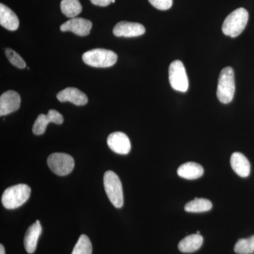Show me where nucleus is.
I'll use <instances>...</instances> for the list:
<instances>
[{
	"instance_id": "obj_1",
	"label": "nucleus",
	"mask_w": 254,
	"mask_h": 254,
	"mask_svg": "<svg viewBox=\"0 0 254 254\" xmlns=\"http://www.w3.org/2000/svg\"><path fill=\"white\" fill-rule=\"evenodd\" d=\"M248 20V11L244 8H239L225 18L222 24V32L227 36L236 38L245 29Z\"/></svg>"
},
{
	"instance_id": "obj_2",
	"label": "nucleus",
	"mask_w": 254,
	"mask_h": 254,
	"mask_svg": "<svg viewBox=\"0 0 254 254\" xmlns=\"http://www.w3.org/2000/svg\"><path fill=\"white\" fill-rule=\"evenodd\" d=\"M31 190L28 185L20 184L6 189L1 196V203L6 209H16L27 201Z\"/></svg>"
},
{
	"instance_id": "obj_3",
	"label": "nucleus",
	"mask_w": 254,
	"mask_h": 254,
	"mask_svg": "<svg viewBox=\"0 0 254 254\" xmlns=\"http://www.w3.org/2000/svg\"><path fill=\"white\" fill-rule=\"evenodd\" d=\"M235 92V72L233 68L227 66L219 76L217 96L222 103L227 104L233 100Z\"/></svg>"
},
{
	"instance_id": "obj_4",
	"label": "nucleus",
	"mask_w": 254,
	"mask_h": 254,
	"mask_svg": "<svg viewBox=\"0 0 254 254\" xmlns=\"http://www.w3.org/2000/svg\"><path fill=\"white\" fill-rule=\"evenodd\" d=\"M84 63L96 68H107L113 66L118 61V55L112 50L93 49L86 52L82 56Z\"/></svg>"
},
{
	"instance_id": "obj_5",
	"label": "nucleus",
	"mask_w": 254,
	"mask_h": 254,
	"mask_svg": "<svg viewBox=\"0 0 254 254\" xmlns=\"http://www.w3.org/2000/svg\"><path fill=\"white\" fill-rule=\"evenodd\" d=\"M106 194L114 206L120 208L123 206L124 195L123 185L120 177L113 171H107L103 178Z\"/></svg>"
},
{
	"instance_id": "obj_6",
	"label": "nucleus",
	"mask_w": 254,
	"mask_h": 254,
	"mask_svg": "<svg viewBox=\"0 0 254 254\" xmlns=\"http://www.w3.org/2000/svg\"><path fill=\"white\" fill-rule=\"evenodd\" d=\"M169 81L175 91L187 92L189 88V79L183 63L175 60L169 67Z\"/></svg>"
},
{
	"instance_id": "obj_7",
	"label": "nucleus",
	"mask_w": 254,
	"mask_h": 254,
	"mask_svg": "<svg viewBox=\"0 0 254 254\" xmlns=\"http://www.w3.org/2000/svg\"><path fill=\"white\" fill-rule=\"evenodd\" d=\"M48 165L56 175L65 176L72 172L74 160L71 155L66 153H55L48 157Z\"/></svg>"
},
{
	"instance_id": "obj_8",
	"label": "nucleus",
	"mask_w": 254,
	"mask_h": 254,
	"mask_svg": "<svg viewBox=\"0 0 254 254\" xmlns=\"http://www.w3.org/2000/svg\"><path fill=\"white\" fill-rule=\"evenodd\" d=\"M64 122L63 115L55 110H50L47 115L41 114L37 118L33 127V133L36 135L43 134L46 131L48 124L53 123L62 125Z\"/></svg>"
},
{
	"instance_id": "obj_9",
	"label": "nucleus",
	"mask_w": 254,
	"mask_h": 254,
	"mask_svg": "<svg viewBox=\"0 0 254 254\" xmlns=\"http://www.w3.org/2000/svg\"><path fill=\"white\" fill-rule=\"evenodd\" d=\"M107 143L110 149L118 154L127 155L131 150L129 138L123 132H114L110 134Z\"/></svg>"
},
{
	"instance_id": "obj_10",
	"label": "nucleus",
	"mask_w": 254,
	"mask_h": 254,
	"mask_svg": "<svg viewBox=\"0 0 254 254\" xmlns=\"http://www.w3.org/2000/svg\"><path fill=\"white\" fill-rule=\"evenodd\" d=\"M21 97L17 92L8 91L0 96V115L5 116L19 109Z\"/></svg>"
},
{
	"instance_id": "obj_11",
	"label": "nucleus",
	"mask_w": 254,
	"mask_h": 254,
	"mask_svg": "<svg viewBox=\"0 0 254 254\" xmlns=\"http://www.w3.org/2000/svg\"><path fill=\"white\" fill-rule=\"evenodd\" d=\"M92 28V23L85 18L75 17L71 18L60 26L63 32L71 31L79 36L89 35Z\"/></svg>"
},
{
	"instance_id": "obj_12",
	"label": "nucleus",
	"mask_w": 254,
	"mask_h": 254,
	"mask_svg": "<svg viewBox=\"0 0 254 254\" xmlns=\"http://www.w3.org/2000/svg\"><path fill=\"white\" fill-rule=\"evenodd\" d=\"M145 28L141 23L121 21L113 28V33L117 37L133 38L144 34Z\"/></svg>"
},
{
	"instance_id": "obj_13",
	"label": "nucleus",
	"mask_w": 254,
	"mask_h": 254,
	"mask_svg": "<svg viewBox=\"0 0 254 254\" xmlns=\"http://www.w3.org/2000/svg\"><path fill=\"white\" fill-rule=\"evenodd\" d=\"M60 102H70L73 105L82 106L88 103V97L84 93L76 88H66L57 95Z\"/></svg>"
},
{
	"instance_id": "obj_14",
	"label": "nucleus",
	"mask_w": 254,
	"mask_h": 254,
	"mask_svg": "<svg viewBox=\"0 0 254 254\" xmlns=\"http://www.w3.org/2000/svg\"><path fill=\"white\" fill-rule=\"evenodd\" d=\"M42 233V226L39 220L28 227L24 237V247L28 254L34 253L38 239Z\"/></svg>"
},
{
	"instance_id": "obj_15",
	"label": "nucleus",
	"mask_w": 254,
	"mask_h": 254,
	"mask_svg": "<svg viewBox=\"0 0 254 254\" xmlns=\"http://www.w3.org/2000/svg\"><path fill=\"white\" fill-rule=\"evenodd\" d=\"M230 163L232 170L241 177H247L250 175L251 165L248 159L242 153L236 152L232 155Z\"/></svg>"
},
{
	"instance_id": "obj_16",
	"label": "nucleus",
	"mask_w": 254,
	"mask_h": 254,
	"mask_svg": "<svg viewBox=\"0 0 254 254\" xmlns=\"http://www.w3.org/2000/svg\"><path fill=\"white\" fill-rule=\"evenodd\" d=\"M0 24L6 29L11 31L17 30L19 26V20L16 14L10 8L3 4H0Z\"/></svg>"
},
{
	"instance_id": "obj_17",
	"label": "nucleus",
	"mask_w": 254,
	"mask_h": 254,
	"mask_svg": "<svg viewBox=\"0 0 254 254\" xmlns=\"http://www.w3.org/2000/svg\"><path fill=\"white\" fill-rule=\"evenodd\" d=\"M203 173L204 171L201 165L192 162L184 163L177 170L179 176L190 180L200 178L203 175Z\"/></svg>"
},
{
	"instance_id": "obj_18",
	"label": "nucleus",
	"mask_w": 254,
	"mask_h": 254,
	"mask_svg": "<svg viewBox=\"0 0 254 254\" xmlns=\"http://www.w3.org/2000/svg\"><path fill=\"white\" fill-rule=\"evenodd\" d=\"M203 239L198 234L189 235L179 243V250L183 253H193L199 250L203 245Z\"/></svg>"
},
{
	"instance_id": "obj_19",
	"label": "nucleus",
	"mask_w": 254,
	"mask_h": 254,
	"mask_svg": "<svg viewBox=\"0 0 254 254\" xmlns=\"http://www.w3.org/2000/svg\"><path fill=\"white\" fill-rule=\"evenodd\" d=\"M60 7L62 12L70 18L76 17L82 11L79 0H62Z\"/></svg>"
},
{
	"instance_id": "obj_20",
	"label": "nucleus",
	"mask_w": 254,
	"mask_h": 254,
	"mask_svg": "<svg viewBox=\"0 0 254 254\" xmlns=\"http://www.w3.org/2000/svg\"><path fill=\"white\" fill-rule=\"evenodd\" d=\"M213 204L211 202L205 198H195L194 200L187 203L185 209L190 213H204L211 210Z\"/></svg>"
},
{
	"instance_id": "obj_21",
	"label": "nucleus",
	"mask_w": 254,
	"mask_h": 254,
	"mask_svg": "<svg viewBox=\"0 0 254 254\" xmlns=\"http://www.w3.org/2000/svg\"><path fill=\"white\" fill-rule=\"evenodd\" d=\"M234 250L238 254H254V235L247 239H241L237 242Z\"/></svg>"
},
{
	"instance_id": "obj_22",
	"label": "nucleus",
	"mask_w": 254,
	"mask_h": 254,
	"mask_svg": "<svg viewBox=\"0 0 254 254\" xmlns=\"http://www.w3.org/2000/svg\"><path fill=\"white\" fill-rule=\"evenodd\" d=\"M93 247L89 238L85 235H82L76 242L71 254H92Z\"/></svg>"
},
{
	"instance_id": "obj_23",
	"label": "nucleus",
	"mask_w": 254,
	"mask_h": 254,
	"mask_svg": "<svg viewBox=\"0 0 254 254\" xmlns=\"http://www.w3.org/2000/svg\"><path fill=\"white\" fill-rule=\"evenodd\" d=\"M5 55L9 60L11 64L14 65L18 68H25L26 67V64L23 58L18 54L14 50L6 48L5 50Z\"/></svg>"
},
{
	"instance_id": "obj_24",
	"label": "nucleus",
	"mask_w": 254,
	"mask_h": 254,
	"mask_svg": "<svg viewBox=\"0 0 254 254\" xmlns=\"http://www.w3.org/2000/svg\"><path fill=\"white\" fill-rule=\"evenodd\" d=\"M150 4L159 10H168L173 6V0H148Z\"/></svg>"
},
{
	"instance_id": "obj_25",
	"label": "nucleus",
	"mask_w": 254,
	"mask_h": 254,
	"mask_svg": "<svg viewBox=\"0 0 254 254\" xmlns=\"http://www.w3.org/2000/svg\"><path fill=\"white\" fill-rule=\"evenodd\" d=\"M92 4L100 6H107L112 3H115V0H91Z\"/></svg>"
},
{
	"instance_id": "obj_26",
	"label": "nucleus",
	"mask_w": 254,
	"mask_h": 254,
	"mask_svg": "<svg viewBox=\"0 0 254 254\" xmlns=\"http://www.w3.org/2000/svg\"><path fill=\"white\" fill-rule=\"evenodd\" d=\"M0 254H5V250L4 246L0 245Z\"/></svg>"
},
{
	"instance_id": "obj_27",
	"label": "nucleus",
	"mask_w": 254,
	"mask_h": 254,
	"mask_svg": "<svg viewBox=\"0 0 254 254\" xmlns=\"http://www.w3.org/2000/svg\"><path fill=\"white\" fill-rule=\"evenodd\" d=\"M196 234H198V235H200V232H199V231L197 232H196Z\"/></svg>"
}]
</instances>
